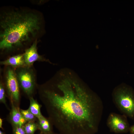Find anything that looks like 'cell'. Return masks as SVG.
<instances>
[{"mask_svg":"<svg viewBox=\"0 0 134 134\" xmlns=\"http://www.w3.org/2000/svg\"><path fill=\"white\" fill-rule=\"evenodd\" d=\"M57 76L40 92L53 125L61 134H94L103 113L101 99L72 70L61 69Z\"/></svg>","mask_w":134,"mask_h":134,"instance_id":"1","label":"cell"},{"mask_svg":"<svg viewBox=\"0 0 134 134\" xmlns=\"http://www.w3.org/2000/svg\"><path fill=\"white\" fill-rule=\"evenodd\" d=\"M40 20L34 13L12 11L5 13L0 22V48L11 50L34 37L40 29Z\"/></svg>","mask_w":134,"mask_h":134,"instance_id":"2","label":"cell"},{"mask_svg":"<svg viewBox=\"0 0 134 134\" xmlns=\"http://www.w3.org/2000/svg\"><path fill=\"white\" fill-rule=\"evenodd\" d=\"M115 104L123 115L130 118H134V90L124 83L115 87L112 93Z\"/></svg>","mask_w":134,"mask_h":134,"instance_id":"3","label":"cell"},{"mask_svg":"<svg viewBox=\"0 0 134 134\" xmlns=\"http://www.w3.org/2000/svg\"><path fill=\"white\" fill-rule=\"evenodd\" d=\"M30 67L17 68L15 72L20 88L29 98L33 97L35 87L34 74Z\"/></svg>","mask_w":134,"mask_h":134,"instance_id":"4","label":"cell"},{"mask_svg":"<svg viewBox=\"0 0 134 134\" xmlns=\"http://www.w3.org/2000/svg\"><path fill=\"white\" fill-rule=\"evenodd\" d=\"M5 87L10 103L19 107L20 87L15 71L10 68L7 69L6 72Z\"/></svg>","mask_w":134,"mask_h":134,"instance_id":"5","label":"cell"},{"mask_svg":"<svg viewBox=\"0 0 134 134\" xmlns=\"http://www.w3.org/2000/svg\"><path fill=\"white\" fill-rule=\"evenodd\" d=\"M126 117L124 115L111 113L107 120V125L110 130L115 133H126L129 131L130 128Z\"/></svg>","mask_w":134,"mask_h":134,"instance_id":"6","label":"cell"},{"mask_svg":"<svg viewBox=\"0 0 134 134\" xmlns=\"http://www.w3.org/2000/svg\"><path fill=\"white\" fill-rule=\"evenodd\" d=\"M37 40H36L30 47L26 50L23 54L25 62L27 67H31L37 61H47L39 55L37 52Z\"/></svg>","mask_w":134,"mask_h":134,"instance_id":"7","label":"cell"},{"mask_svg":"<svg viewBox=\"0 0 134 134\" xmlns=\"http://www.w3.org/2000/svg\"><path fill=\"white\" fill-rule=\"evenodd\" d=\"M11 109L7 117V119L12 127L22 126L27 122L21 114L19 107H18L12 103H10Z\"/></svg>","mask_w":134,"mask_h":134,"instance_id":"8","label":"cell"},{"mask_svg":"<svg viewBox=\"0 0 134 134\" xmlns=\"http://www.w3.org/2000/svg\"><path fill=\"white\" fill-rule=\"evenodd\" d=\"M1 65L11 66L18 68L27 67L25 63L24 54H20L11 57L0 62Z\"/></svg>","mask_w":134,"mask_h":134,"instance_id":"9","label":"cell"},{"mask_svg":"<svg viewBox=\"0 0 134 134\" xmlns=\"http://www.w3.org/2000/svg\"><path fill=\"white\" fill-rule=\"evenodd\" d=\"M38 129L43 134H49L52 132L53 126L52 122L48 118L42 115L37 118L36 121Z\"/></svg>","mask_w":134,"mask_h":134,"instance_id":"10","label":"cell"},{"mask_svg":"<svg viewBox=\"0 0 134 134\" xmlns=\"http://www.w3.org/2000/svg\"><path fill=\"white\" fill-rule=\"evenodd\" d=\"M29 99L30 104L28 109L37 118L41 117L43 115L41 111V105L33 97H30Z\"/></svg>","mask_w":134,"mask_h":134,"instance_id":"11","label":"cell"},{"mask_svg":"<svg viewBox=\"0 0 134 134\" xmlns=\"http://www.w3.org/2000/svg\"><path fill=\"white\" fill-rule=\"evenodd\" d=\"M22 126L26 134H34L38 129L35 122H27Z\"/></svg>","mask_w":134,"mask_h":134,"instance_id":"12","label":"cell"},{"mask_svg":"<svg viewBox=\"0 0 134 134\" xmlns=\"http://www.w3.org/2000/svg\"><path fill=\"white\" fill-rule=\"evenodd\" d=\"M22 115L27 122H35L37 118L28 109L24 110L20 108Z\"/></svg>","mask_w":134,"mask_h":134,"instance_id":"13","label":"cell"},{"mask_svg":"<svg viewBox=\"0 0 134 134\" xmlns=\"http://www.w3.org/2000/svg\"><path fill=\"white\" fill-rule=\"evenodd\" d=\"M5 87L4 85L1 82L0 83V102L4 104L6 108L9 109L6 104V94Z\"/></svg>","mask_w":134,"mask_h":134,"instance_id":"14","label":"cell"},{"mask_svg":"<svg viewBox=\"0 0 134 134\" xmlns=\"http://www.w3.org/2000/svg\"><path fill=\"white\" fill-rule=\"evenodd\" d=\"M13 134H26L23 126L12 127Z\"/></svg>","mask_w":134,"mask_h":134,"instance_id":"15","label":"cell"},{"mask_svg":"<svg viewBox=\"0 0 134 134\" xmlns=\"http://www.w3.org/2000/svg\"><path fill=\"white\" fill-rule=\"evenodd\" d=\"M129 131L131 134H134V125L130 127Z\"/></svg>","mask_w":134,"mask_h":134,"instance_id":"16","label":"cell"},{"mask_svg":"<svg viewBox=\"0 0 134 134\" xmlns=\"http://www.w3.org/2000/svg\"><path fill=\"white\" fill-rule=\"evenodd\" d=\"M3 119L1 118H0V128L2 129V125L3 124Z\"/></svg>","mask_w":134,"mask_h":134,"instance_id":"17","label":"cell"},{"mask_svg":"<svg viewBox=\"0 0 134 134\" xmlns=\"http://www.w3.org/2000/svg\"><path fill=\"white\" fill-rule=\"evenodd\" d=\"M0 134H5V133L1 131H0Z\"/></svg>","mask_w":134,"mask_h":134,"instance_id":"18","label":"cell"},{"mask_svg":"<svg viewBox=\"0 0 134 134\" xmlns=\"http://www.w3.org/2000/svg\"><path fill=\"white\" fill-rule=\"evenodd\" d=\"M49 134H54V133H53V132H52V133Z\"/></svg>","mask_w":134,"mask_h":134,"instance_id":"19","label":"cell"},{"mask_svg":"<svg viewBox=\"0 0 134 134\" xmlns=\"http://www.w3.org/2000/svg\"><path fill=\"white\" fill-rule=\"evenodd\" d=\"M40 134H42V133H40Z\"/></svg>","mask_w":134,"mask_h":134,"instance_id":"20","label":"cell"},{"mask_svg":"<svg viewBox=\"0 0 134 134\" xmlns=\"http://www.w3.org/2000/svg\"></svg>","mask_w":134,"mask_h":134,"instance_id":"21","label":"cell"}]
</instances>
